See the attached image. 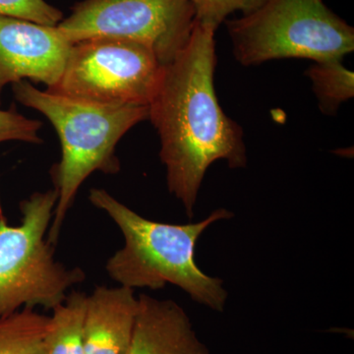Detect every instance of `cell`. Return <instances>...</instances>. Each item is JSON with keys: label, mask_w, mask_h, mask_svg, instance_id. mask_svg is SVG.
<instances>
[{"label": "cell", "mask_w": 354, "mask_h": 354, "mask_svg": "<svg viewBox=\"0 0 354 354\" xmlns=\"http://www.w3.org/2000/svg\"><path fill=\"white\" fill-rule=\"evenodd\" d=\"M216 32L196 21L186 46L165 65L149 104L167 187L183 203L188 218L194 216L198 193L211 165L216 160H227L232 169L247 165L242 128L225 113L216 94Z\"/></svg>", "instance_id": "cell-1"}, {"label": "cell", "mask_w": 354, "mask_h": 354, "mask_svg": "<svg viewBox=\"0 0 354 354\" xmlns=\"http://www.w3.org/2000/svg\"><path fill=\"white\" fill-rule=\"evenodd\" d=\"M88 200L111 216L124 236V246L106 262L109 278L132 290H160L171 283L198 304L223 311L227 292L223 281L198 267L195 248L203 232L216 221L232 218V212L218 209L199 223L171 225L143 218L100 188L91 189Z\"/></svg>", "instance_id": "cell-2"}, {"label": "cell", "mask_w": 354, "mask_h": 354, "mask_svg": "<svg viewBox=\"0 0 354 354\" xmlns=\"http://www.w3.org/2000/svg\"><path fill=\"white\" fill-rule=\"evenodd\" d=\"M16 101L46 116L62 144V160L50 169L58 198L48 232L55 246L77 191L93 172L120 171L115 148L135 125L149 120L148 106H101L50 94L23 80L12 84Z\"/></svg>", "instance_id": "cell-3"}, {"label": "cell", "mask_w": 354, "mask_h": 354, "mask_svg": "<svg viewBox=\"0 0 354 354\" xmlns=\"http://www.w3.org/2000/svg\"><path fill=\"white\" fill-rule=\"evenodd\" d=\"M225 23L244 66L283 58L341 60L354 50L353 27L323 0H257Z\"/></svg>", "instance_id": "cell-4"}, {"label": "cell", "mask_w": 354, "mask_h": 354, "mask_svg": "<svg viewBox=\"0 0 354 354\" xmlns=\"http://www.w3.org/2000/svg\"><path fill=\"white\" fill-rule=\"evenodd\" d=\"M57 191L36 192L20 203L22 223L9 225L0 206V318L21 307L55 308L67 290L83 283L80 268L55 260L46 239L57 202Z\"/></svg>", "instance_id": "cell-5"}, {"label": "cell", "mask_w": 354, "mask_h": 354, "mask_svg": "<svg viewBox=\"0 0 354 354\" xmlns=\"http://www.w3.org/2000/svg\"><path fill=\"white\" fill-rule=\"evenodd\" d=\"M164 65L150 48L129 39L100 37L72 44L50 94L101 106H148Z\"/></svg>", "instance_id": "cell-6"}, {"label": "cell", "mask_w": 354, "mask_h": 354, "mask_svg": "<svg viewBox=\"0 0 354 354\" xmlns=\"http://www.w3.org/2000/svg\"><path fill=\"white\" fill-rule=\"evenodd\" d=\"M195 24L190 0H83L57 27L72 44L100 37L136 41L165 66L186 46Z\"/></svg>", "instance_id": "cell-7"}, {"label": "cell", "mask_w": 354, "mask_h": 354, "mask_svg": "<svg viewBox=\"0 0 354 354\" xmlns=\"http://www.w3.org/2000/svg\"><path fill=\"white\" fill-rule=\"evenodd\" d=\"M72 44L57 26L0 16V106L8 84L30 79L46 88L55 85Z\"/></svg>", "instance_id": "cell-8"}, {"label": "cell", "mask_w": 354, "mask_h": 354, "mask_svg": "<svg viewBox=\"0 0 354 354\" xmlns=\"http://www.w3.org/2000/svg\"><path fill=\"white\" fill-rule=\"evenodd\" d=\"M127 354H209L185 311L172 300L140 295Z\"/></svg>", "instance_id": "cell-9"}, {"label": "cell", "mask_w": 354, "mask_h": 354, "mask_svg": "<svg viewBox=\"0 0 354 354\" xmlns=\"http://www.w3.org/2000/svg\"><path fill=\"white\" fill-rule=\"evenodd\" d=\"M138 306L132 288L97 286L87 297L84 354H127Z\"/></svg>", "instance_id": "cell-10"}, {"label": "cell", "mask_w": 354, "mask_h": 354, "mask_svg": "<svg viewBox=\"0 0 354 354\" xmlns=\"http://www.w3.org/2000/svg\"><path fill=\"white\" fill-rule=\"evenodd\" d=\"M50 320L30 307L0 318V354H46Z\"/></svg>", "instance_id": "cell-11"}, {"label": "cell", "mask_w": 354, "mask_h": 354, "mask_svg": "<svg viewBox=\"0 0 354 354\" xmlns=\"http://www.w3.org/2000/svg\"><path fill=\"white\" fill-rule=\"evenodd\" d=\"M88 295L73 290L53 309L46 354H84L83 326Z\"/></svg>", "instance_id": "cell-12"}, {"label": "cell", "mask_w": 354, "mask_h": 354, "mask_svg": "<svg viewBox=\"0 0 354 354\" xmlns=\"http://www.w3.org/2000/svg\"><path fill=\"white\" fill-rule=\"evenodd\" d=\"M321 111L334 115L354 95V74L341 60L313 62L307 69Z\"/></svg>", "instance_id": "cell-13"}, {"label": "cell", "mask_w": 354, "mask_h": 354, "mask_svg": "<svg viewBox=\"0 0 354 354\" xmlns=\"http://www.w3.org/2000/svg\"><path fill=\"white\" fill-rule=\"evenodd\" d=\"M0 16L50 27L64 19L62 11L44 0H0Z\"/></svg>", "instance_id": "cell-14"}, {"label": "cell", "mask_w": 354, "mask_h": 354, "mask_svg": "<svg viewBox=\"0 0 354 354\" xmlns=\"http://www.w3.org/2000/svg\"><path fill=\"white\" fill-rule=\"evenodd\" d=\"M43 127L41 121L30 120L18 113L15 104L8 109H0V143L21 141L30 144H41L39 131Z\"/></svg>", "instance_id": "cell-15"}, {"label": "cell", "mask_w": 354, "mask_h": 354, "mask_svg": "<svg viewBox=\"0 0 354 354\" xmlns=\"http://www.w3.org/2000/svg\"><path fill=\"white\" fill-rule=\"evenodd\" d=\"M196 12V21L218 30L230 15L243 12L257 0H190Z\"/></svg>", "instance_id": "cell-16"}]
</instances>
